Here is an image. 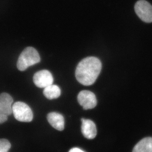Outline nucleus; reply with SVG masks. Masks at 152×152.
Wrapping results in <instances>:
<instances>
[{
  "instance_id": "obj_1",
  "label": "nucleus",
  "mask_w": 152,
  "mask_h": 152,
  "mask_svg": "<svg viewBox=\"0 0 152 152\" xmlns=\"http://www.w3.org/2000/svg\"><path fill=\"white\" fill-rule=\"evenodd\" d=\"M101 61L94 57H89L79 63L75 71L77 80L85 86L93 85L96 81L102 70Z\"/></svg>"
},
{
  "instance_id": "obj_2",
  "label": "nucleus",
  "mask_w": 152,
  "mask_h": 152,
  "mask_svg": "<svg viewBox=\"0 0 152 152\" xmlns=\"http://www.w3.org/2000/svg\"><path fill=\"white\" fill-rule=\"evenodd\" d=\"M40 61V57L37 51L33 47H27L19 56L17 61V68L19 70L24 71Z\"/></svg>"
},
{
  "instance_id": "obj_3",
  "label": "nucleus",
  "mask_w": 152,
  "mask_h": 152,
  "mask_svg": "<svg viewBox=\"0 0 152 152\" xmlns=\"http://www.w3.org/2000/svg\"><path fill=\"white\" fill-rule=\"evenodd\" d=\"M15 118L22 122H30L33 119V113L29 106L23 102H18L12 107Z\"/></svg>"
},
{
  "instance_id": "obj_4",
  "label": "nucleus",
  "mask_w": 152,
  "mask_h": 152,
  "mask_svg": "<svg viewBox=\"0 0 152 152\" xmlns=\"http://www.w3.org/2000/svg\"><path fill=\"white\" fill-rule=\"evenodd\" d=\"M135 11L138 16L143 21L152 22V6L145 0H140L135 5Z\"/></svg>"
},
{
  "instance_id": "obj_5",
  "label": "nucleus",
  "mask_w": 152,
  "mask_h": 152,
  "mask_svg": "<svg viewBox=\"0 0 152 152\" xmlns=\"http://www.w3.org/2000/svg\"><path fill=\"white\" fill-rule=\"evenodd\" d=\"M78 102L85 110L94 108L97 105L96 96L89 91H82L79 93L77 96Z\"/></svg>"
},
{
  "instance_id": "obj_6",
  "label": "nucleus",
  "mask_w": 152,
  "mask_h": 152,
  "mask_svg": "<svg viewBox=\"0 0 152 152\" xmlns=\"http://www.w3.org/2000/svg\"><path fill=\"white\" fill-rule=\"evenodd\" d=\"M53 77L51 73L47 70L37 72L34 75L33 81L38 88H45L53 84Z\"/></svg>"
},
{
  "instance_id": "obj_7",
  "label": "nucleus",
  "mask_w": 152,
  "mask_h": 152,
  "mask_svg": "<svg viewBox=\"0 0 152 152\" xmlns=\"http://www.w3.org/2000/svg\"><path fill=\"white\" fill-rule=\"evenodd\" d=\"M13 102L12 97L7 93L0 94V114L8 116L12 113V104Z\"/></svg>"
},
{
  "instance_id": "obj_8",
  "label": "nucleus",
  "mask_w": 152,
  "mask_h": 152,
  "mask_svg": "<svg viewBox=\"0 0 152 152\" xmlns=\"http://www.w3.org/2000/svg\"><path fill=\"white\" fill-rule=\"evenodd\" d=\"M81 131L85 137L88 139L94 138L97 134L96 125L93 121L82 118Z\"/></svg>"
},
{
  "instance_id": "obj_9",
  "label": "nucleus",
  "mask_w": 152,
  "mask_h": 152,
  "mask_svg": "<svg viewBox=\"0 0 152 152\" xmlns=\"http://www.w3.org/2000/svg\"><path fill=\"white\" fill-rule=\"evenodd\" d=\"M47 119L53 127L61 131L64 128V118L62 115L56 112L50 113L47 116Z\"/></svg>"
},
{
  "instance_id": "obj_10",
  "label": "nucleus",
  "mask_w": 152,
  "mask_h": 152,
  "mask_svg": "<svg viewBox=\"0 0 152 152\" xmlns=\"http://www.w3.org/2000/svg\"><path fill=\"white\" fill-rule=\"evenodd\" d=\"M132 152H152V138H145L140 141L134 147Z\"/></svg>"
},
{
  "instance_id": "obj_11",
  "label": "nucleus",
  "mask_w": 152,
  "mask_h": 152,
  "mask_svg": "<svg viewBox=\"0 0 152 152\" xmlns=\"http://www.w3.org/2000/svg\"><path fill=\"white\" fill-rule=\"evenodd\" d=\"M61 91L59 87L56 85H51L44 88L43 94L48 99L58 98L61 95Z\"/></svg>"
},
{
  "instance_id": "obj_12",
  "label": "nucleus",
  "mask_w": 152,
  "mask_h": 152,
  "mask_svg": "<svg viewBox=\"0 0 152 152\" xmlns=\"http://www.w3.org/2000/svg\"><path fill=\"white\" fill-rule=\"evenodd\" d=\"M11 147V143L7 140L0 139V152H8Z\"/></svg>"
},
{
  "instance_id": "obj_13",
  "label": "nucleus",
  "mask_w": 152,
  "mask_h": 152,
  "mask_svg": "<svg viewBox=\"0 0 152 152\" xmlns=\"http://www.w3.org/2000/svg\"><path fill=\"white\" fill-rule=\"evenodd\" d=\"M7 116L0 114V124L5 122L6 121H7Z\"/></svg>"
},
{
  "instance_id": "obj_14",
  "label": "nucleus",
  "mask_w": 152,
  "mask_h": 152,
  "mask_svg": "<svg viewBox=\"0 0 152 152\" xmlns=\"http://www.w3.org/2000/svg\"><path fill=\"white\" fill-rule=\"evenodd\" d=\"M69 152H85L83 150L77 148H74L71 149Z\"/></svg>"
}]
</instances>
